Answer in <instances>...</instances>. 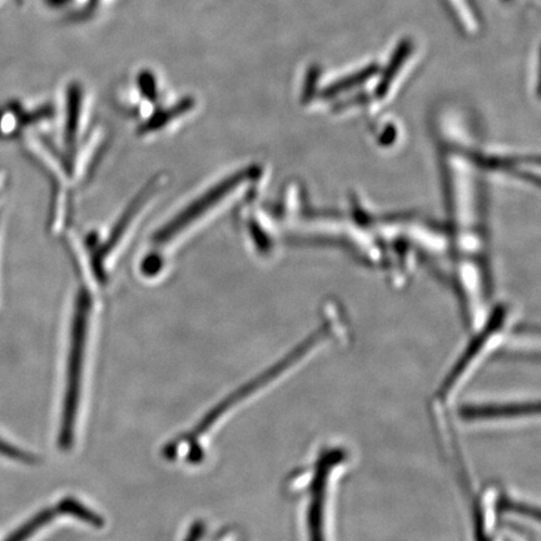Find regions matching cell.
<instances>
[{
    "instance_id": "7",
    "label": "cell",
    "mask_w": 541,
    "mask_h": 541,
    "mask_svg": "<svg viewBox=\"0 0 541 541\" xmlns=\"http://www.w3.org/2000/svg\"><path fill=\"white\" fill-rule=\"evenodd\" d=\"M376 73L377 67L375 64H371V66L362 69V71L332 84V86L326 89L325 96H335V94L344 92L346 89L359 86V84L366 82V79L374 77Z\"/></svg>"
},
{
    "instance_id": "4",
    "label": "cell",
    "mask_w": 541,
    "mask_h": 541,
    "mask_svg": "<svg viewBox=\"0 0 541 541\" xmlns=\"http://www.w3.org/2000/svg\"><path fill=\"white\" fill-rule=\"evenodd\" d=\"M413 48L414 44L413 41H410V39H402L399 46L395 48L390 62L387 64L384 74H382L379 86L376 88L377 96L384 97L387 91H389L391 83L394 82V79L397 77V74H399L400 69L404 67L406 59H408L410 54L413 53Z\"/></svg>"
},
{
    "instance_id": "1",
    "label": "cell",
    "mask_w": 541,
    "mask_h": 541,
    "mask_svg": "<svg viewBox=\"0 0 541 541\" xmlns=\"http://www.w3.org/2000/svg\"><path fill=\"white\" fill-rule=\"evenodd\" d=\"M92 311V297L87 290L79 292L71 332V350H69L66 396H64L61 433H59V448H72L74 424L78 411L79 390H81L82 367L86 354L89 316Z\"/></svg>"
},
{
    "instance_id": "8",
    "label": "cell",
    "mask_w": 541,
    "mask_h": 541,
    "mask_svg": "<svg viewBox=\"0 0 541 541\" xmlns=\"http://www.w3.org/2000/svg\"><path fill=\"white\" fill-rule=\"evenodd\" d=\"M0 455L6 456V458L19 461L24 464H36L37 458L32 454L26 453L22 449H18L17 446L7 443L6 440L0 438Z\"/></svg>"
},
{
    "instance_id": "6",
    "label": "cell",
    "mask_w": 541,
    "mask_h": 541,
    "mask_svg": "<svg viewBox=\"0 0 541 541\" xmlns=\"http://www.w3.org/2000/svg\"><path fill=\"white\" fill-rule=\"evenodd\" d=\"M57 509L61 514L76 516V518L86 521V523L93 526H97V528H101L104 524L101 516L93 513L92 510H89L81 503H78L76 499L68 498L63 500L62 503L58 504Z\"/></svg>"
},
{
    "instance_id": "5",
    "label": "cell",
    "mask_w": 541,
    "mask_h": 541,
    "mask_svg": "<svg viewBox=\"0 0 541 541\" xmlns=\"http://www.w3.org/2000/svg\"><path fill=\"white\" fill-rule=\"evenodd\" d=\"M59 514L58 509H47L43 510L42 513H38L36 516H33L31 520H28L26 524L22 525L21 528L14 531V533L9 536L4 541H26L28 538L36 533L38 529L43 528L48 523L56 518Z\"/></svg>"
},
{
    "instance_id": "3",
    "label": "cell",
    "mask_w": 541,
    "mask_h": 541,
    "mask_svg": "<svg viewBox=\"0 0 541 541\" xmlns=\"http://www.w3.org/2000/svg\"><path fill=\"white\" fill-rule=\"evenodd\" d=\"M157 190L155 182H152L150 187L140 193L137 200H134L131 207L123 213L121 220L116 223L106 243L99 247L98 252L94 255V270L98 276L102 277L107 274V266L111 265L113 258L127 242L126 238L131 235L133 228L137 225L138 218L142 216L147 206L155 198Z\"/></svg>"
},
{
    "instance_id": "2",
    "label": "cell",
    "mask_w": 541,
    "mask_h": 541,
    "mask_svg": "<svg viewBox=\"0 0 541 541\" xmlns=\"http://www.w3.org/2000/svg\"><path fill=\"white\" fill-rule=\"evenodd\" d=\"M250 178H252L250 171L238 172L236 175L227 177L222 182L217 183L216 186L196 198L195 201L165 223L153 235V243L160 248L175 245L192 228L201 225L202 222H205L203 220H207L208 217L217 212L218 208L226 205L228 200L250 181Z\"/></svg>"
}]
</instances>
